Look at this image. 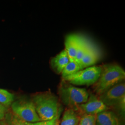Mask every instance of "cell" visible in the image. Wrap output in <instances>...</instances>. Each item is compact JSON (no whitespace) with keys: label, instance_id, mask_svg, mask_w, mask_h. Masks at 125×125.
I'll return each instance as SVG.
<instances>
[{"label":"cell","instance_id":"ffe728a7","mask_svg":"<svg viewBox=\"0 0 125 125\" xmlns=\"http://www.w3.org/2000/svg\"><path fill=\"white\" fill-rule=\"evenodd\" d=\"M54 125H59V122L58 120L55 122V123L54 124Z\"/></svg>","mask_w":125,"mask_h":125},{"label":"cell","instance_id":"30bf717a","mask_svg":"<svg viewBox=\"0 0 125 125\" xmlns=\"http://www.w3.org/2000/svg\"><path fill=\"white\" fill-rule=\"evenodd\" d=\"M95 125H121V123L114 112L106 110L96 115Z\"/></svg>","mask_w":125,"mask_h":125},{"label":"cell","instance_id":"ba28073f","mask_svg":"<svg viewBox=\"0 0 125 125\" xmlns=\"http://www.w3.org/2000/svg\"><path fill=\"white\" fill-rule=\"evenodd\" d=\"M69 61L70 60L67 52L64 49L51 58L50 64L54 71L56 73L59 74H61L63 70Z\"/></svg>","mask_w":125,"mask_h":125},{"label":"cell","instance_id":"7c38bea8","mask_svg":"<svg viewBox=\"0 0 125 125\" xmlns=\"http://www.w3.org/2000/svg\"><path fill=\"white\" fill-rule=\"evenodd\" d=\"M80 119L75 110L69 108L63 114L60 125H78Z\"/></svg>","mask_w":125,"mask_h":125},{"label":"cell","instance_id":"8992f818","mask_svg":"<svg viewBox=\"0 0 125 125\" xmlns=\"http://www.w3.org/2000/svg\"><path fill=\"white\" fill-rule=\"evenodd\" d=\"M107 107L117 106L123 97H125V84L123 82L108 89L98 96Z\"/></svg>","mask_w":125,"mask_h":125},{"label":"cell","instance_id":"5b68a950","mask_svg":"<svg viewBox=\"0 0 125 125\" xmlns=\"http://www.w3.org/2000/svg\"><path fill=\"white\" fill-rule=\"evenodd\" d=\"M12 111L23 121L28 123L40 121L32 101L18 100L11 105Z\"/></svg>","mask_w":125,"mask_h":125},{"label":"cell","instance_id":"277c9868","mask_svg":"<svg viewBox=\"0 0 125 125\" xmlns=\"http://www.w3.org/2000/svg\"><path fill=\"white\" fill-rule=\"evenodd\" d=\"M102 71V65L87 67L62 80L73 85H93L98 80Z\"/></svg>","mask_w":125,"mask_h":125},{"label":"cell","instance_id":"52a82bcc","mask_svg":"<svg viewBox=\"0 0 125 125\" xmlns=\"http://www.w3.org/2000/svg\"><path fill=\"white\" fill-rule=\"evenodd\" d=\"M108 108L109 107L105 105L96 95L91 94H89L86 103L79 106L78 110L84 114L96 115L101 112L107 110Z\"/></svg>","mask_w":125,"mask_h":125},{"label":"cell","instance_id":"8fae6325","mask_svg":"<svg viewBox=\"0 0 125 125\" xmlns=\"http://www.w3.org/2000/svg\"><path fill=\"white\" fill-rule=\"evenodd\" d=\"M100 58L97 50L90 45L89 48L83 57L80 62L82 69L90 67L96 63Z\"/></svg>","mask_w":125,"mask_h":125},{"label":"cell","instance_id":"9c48e42d","mask_svg":"<svg viewBox=\"0 0 125 125\" xmlns=\"http://www.w3.org/2000/svg\"><path fill=\"white\" fill-rule=\"evenodd\" d=\"M80 37L75 34L69 35L65 42V50L67 52L70 61H75L77 50L79 45Z\"/></svg>","mask_w":125,"mask_h":125},{"label":"cell","instance_id":"7a4b0ae2","mask_svg":"<svg viewBox=\"0 0 125 125\" xmlns=\"http://www.w3.org/2000/svg\"><path fill=\"white\" fill-rule=\"evenodd\" d=\"M102 66L100 76L93 86L94 92L98 96L125 79V71L119 64L109 63Z\"/></svg>","mask_w":125,"mask_h":125},{"label":"cell","instance_id":"2e32d148","mask_svg":"<svg viewBox=\"0 0 125 125\" xmlns=\"http://www.w3.org/2000/svg\"><path fill=\"white\" fill-rule=\"evenodd\" d=\"M14 102V95L7 90L0 89V104L6 107L11 105Z\"/></svg>","mask_w":125,"mask_h":125},{"label":"cell","instance_id":"ac0fdd59","mask_svg":"<svg viewBox=\"0 0 125 125\" xmlns=\"http://www.w3.org/2000/svg\"><path fill=\"white\" fill-rule=\"evenodd\" d=\"M58 119H55L48 121H40L35 123H30L29 125H54Z\"/></svg>","mask_w":125,"mask_h":125},{"label":"cell","instance_id":"e0dca14e","mask_svg":"<svg viewBox=\"0 0 125 125\" xmlns=\"http://www.w3.org/2000/svg\"><path fill=\"white\" fill-rule=\"evenodd\" d=\"M96 115L83 114L80 119L78 125H95Z\"/></svg>","mask_w":125,"mask_h":125},{"label":"cell","instance_id":"6da1fadb","mask_svg":"<svg viewBox=\"0 0 125 125\" xmlns=\"http://www.w3.org/2000/svg\"><path fill=\"white\" fill-rule=\"evenodd\" d=\"M32 101L41 121L59 118L61 105L58 97L50 91L34 94Z\"/></svg>","mask_w":125,"mask_h":125},{"label":"cell","instance_id":"3957f363","mask_svg":"<svg viewBox=\"0 0 125 125\" xmlns=\"http://www.w3.org/2000/svg\"><path fill=\"white\" fill-rule=\"evenodd\" d=\"M58 93L63 103L75 111L87 101L89 95L86 89L76 87L63 80L58 87Z\"/></svg>","mask_w":125,"mask_h":125},{"label":"cell","instance_id":"9a60e30c","mask_svg":"<svg viewBox=\"0 0 125 125\" xmlns=\"http://www.w3.org/2000/svg\"><path fill=\"white\" fill-rule=\"evenodd\" d=\"M90 45V44L86 40L80 37L79 45L75 58V61L80 64L82 59L89 49Z\"/></svg>","mask_w":125,"mask_h":125},{"label":"cell","instance_id":"44dd1931","mask_svg":"<svg viewBox=\"0 0 125 125\" xmlns=\"http://www.w3.org/2000/svg\"><path fill=\"white\" fill-rule=\"evenodd\" d=\"M0 125H1V123H0Z\"/></svg>","mask_w":125,"mask_h":125},{"label":"cell","instance_id":"d6986e66","mask_svg":"<svg viewBox=\"0 0 125 125\" xmlns=\"http://www.w3.org/2000/svg\"><path fill=\"white\" fill-rule=\"evenodd\" d=\"M7 112V107L0 104V121L2 120Z\"/></svg>","mask_w":125,"mask_h":125},{"label":"cell","instance_id":"5bb4252c","mask_svg":"<svg viewBox=\"0 0 125 125\" xmlns=\"http://www.w3.org/2000/svg\"><path fill=\"white\" fill-rule=\"evenodd\" d=\"M82 70L83 69L79 63L75 61H70L61 73L62 79L68 76L76 73Z\"/></svg>","mask_w":125,"mask_h":125},{"label":"cell","instance_id":"4fadbf2b","mask_svg":"<svg viewBox=\"0 0 125 125\" xmlns=\"http://www.w3.org/2000/svg\"><path fill=\"white\" fill-rule=\"evenodd\" d=\"M2 125H29L30 123L23 121L12 111L6 113L4 119L1 120Z\"/></svg>","mask_w":125,"mask_h":125}]
</instances>
